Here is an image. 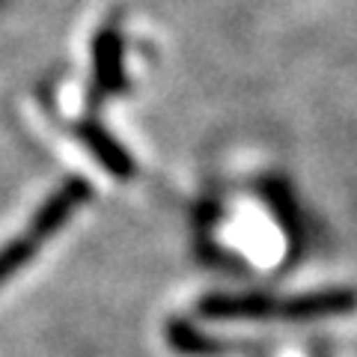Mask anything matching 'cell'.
<instances>
[{"instance_id": "obj_1", "label": "cell", "mask_w": 357, "mask_h": 357, "mask_svg": "<svg viewBox=\"0 0 357 357\" xmlns=\"http://www.w3.org/2000/svg\"><path fill=\"white\" fill-rule=\"evenodd\" d=\"M357 307L354 289H321L312 295H298L289 301L259 298V295H215L199 304L206 319H289V321H310L345 316Z\"/></svg>"}, {"instance_id": "obj_2", "label": "cell", "mask_w": 357, "mask_h": 357, "mask_svg": "<svg viewBox=\"0 0 357 357\" xmlns=\"http://www.w3.org/2000/svg\"><path fill=\"white\" fill-rule=\"evenodd\" d=\"M93 60H96V86L98 93H116V89L126 86V75H122V39L119 33L105 30L102 36L96 39L93 48Z\"/></svg>"}, {"instance_id": "obj_3", "label": "cell", "mask_w": 357, "mask_h": 357, "mask_svg": "<svg viewBox=\"0 0 357 357\" xmlns=\"http://www.w3.org/2000/svg\"><path fill=\"white\" fill-rule=\"evenodd\" d=\"M77 134H81V140L86 143V149L93 152L98 161H102V167H105L107 173H114L119 178H131L134 176L131 155L122 149L105 128H98V126H93V122H86V126H77Z\"/></svg>"}, {"instance_id": "obj_4", "label": "cell", "mask_w": 357, "mask_h": 357, "mask_svg": "<svg viewBox=\"0 0 357 357\" xmlns=\"http://www.w3.org/2000/svg\"><path fill=\"white\" fill-rule=\"evenodd\" d=\"M51 236H54V232L45 227V223H39L36 218H33L27 232H21V236H15L13 241L6 244V248H0V286H3L15 271H21V268H24L33 256H36V250Z\"/></svg>"}, {"instance_id": "obj_5", "label": "cell", "mask_w": 357, "mask_h": 357, "mask_svg": "<svg viewBox=\"0 0 357 357\" xmlns=\"http://www.w3.org/2000/svg\"><path fill=\"white\" fill-rule=\"evenodd\" d=\"M170 340L178 351H218V342H211V340H203L197 331H191L188 325H182V321H176V325L170 328Z\"/></svg>"}]
</instances>
